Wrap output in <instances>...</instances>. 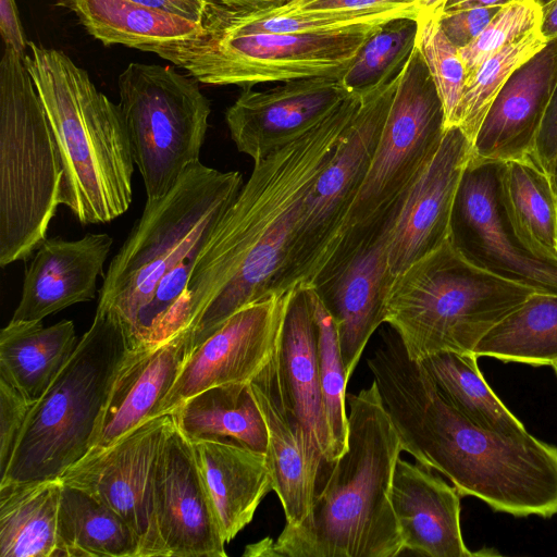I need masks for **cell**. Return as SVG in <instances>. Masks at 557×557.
Masks as SVG:
<instances>
[{"label":"cell","mask_w":557,"mask_h":557,"mask_svg":"<svg viewBox=\"0 0 557 557\" xmlns=\"http://www.w3.org/2000/svg\"><path fill=\"white\" fill-rule=\"evenodd\" d=\"M0 33L5 47L24 55L28 47L15 0H0Z\"/></svg>","instance_id":"cell-44"},{"label":"cell","mask_w":557,"mask_h":557,"mask_svg":"<svg viewBox=\"0 0 557 557\" xmlns=\"http://www.w3.org/2000/svg\"><path fill=\"white\" fill-rule=\"evenodd\" d=\"M534 153L542 165L549 172L557 158V85L541 125Z\"/></svg>","instance_id":"cell-43"},{"label":"cell","mask_w":557,"mask_h":557,"mask_svg":"<svg viewBox=\"0 0 557 557\" xmlns=\"http://www.w3.org/2000/svg\"><path fill=\"white\" fill-rule=\"evenodd\" d=\"M77 343L71 320L44 326L42 321L11 319L0 333V377L34 404L64 367Z\"/></svg>","instance_id":"cell-27"},{"label":"cell","mask_w":557,"mask_h":557,"mask_svg":"<svg viewBox=\"0 0 557 557\" xmlns=\"http://www.w3.org/2000/svg\"><path fill=\"white\" fill-rule=\"evenodd\" d=\"M398 214L315 288L336 323L348 379L371 335L385 322L387 298L395 278L389 270L388 247Z\"/></svg>","instance_id":"cell-19"},{"label":"cell","mask_w":557,"mask_h":557,"mask_svg":"<svg viewBox=\"0 0 557 557\" xmlns=\"http://www.w3.org/2000/svg\"><path fill=\"white\" fill-rule=\"evenodd\" d=\"M400 74L361 95L360 107L343 140L306 199L285 261L274 282V294L314 287L336 253Z\"/></svg>","instance_id":"cell-12"},{"label":"cell","mask_w":557,"mask_h":557,"mask_svg":"<svg viewBox=\"0 0 557 557\" xmlns=\"http://www.w3.org/2000/svg\"><path fill=\"white\" fill-rule=\"evenodd\" d=\"M58 532L62 557H141L140 539L124 518L85 491L65 484Z\"/></svg>","instance_id":"cell-31"},{"label":"cell","mask_w":557,"mask_h":557,"mask_svg":"<svg viewBox=\"0 0 557 557\" xmlns=\"http://www.w3.org/2000/svg\"><path fill=\"white\" fill-rule=\"evenodd\" d=\"M504 181L525 235L543 253L557 259V190L549 172L530 152L505 161Z\"/></svg>","instance_id":"cell-34"},{"label":"cell","mask_w":557,"mask_h":557,"mask_svg":"<svg viewBox=\"0 0 557 557\" xmlns=\"http://www.w3.org/2000/svg\"><path fill=\"white\" fill-rule=\"evenodd\" d=\"M60 478L0 484V556L62 557Z\"/></svg>","instance_id":"cell-30"},{"label":"cell","mask_w":557,"mask_h":557,"mask_svg":"<svg viewBox=\"0 0 557 557\" xmlns=\"http://www.w3.org/2000/svg\"><path fill=\"white\" fill-rule=\"evenodd\" d=\"M222 4L237 10H262L276 8L284 4L287 0H216Z\"/></svg>","instance_id":"cell-48"},{"label":"cell","mask_w":557,"mask_h":557,"mask_svg":"<svg viewBox=\"0 0 557 557\" xmlns=\"http://www.w3.org/2000/svg\"><path fill=\"white\" fill-rule=\"evenodd\" d=\"M505 161L470 157L451 218L449 239L473 265L536 293L557 294V259L521 228L507 197Z\"/></svg>","instance_id":"cell-13"},{"label":"cell","mask_w":557,"mask_h":557,"mask_svg":"<svg viewBox=\"0 0 557 557\" xmlns=\"http://www.w3.org/2000/svg\"><path fill=\"white\" fill-rule=\"evenodd\" d=\"M549 174L552 176L554 186L557 190V158L555 159L554 163L552 164V166L549 169Z\"/></svg>","instance_id":"cell-49"},{"label":"cell","mask_w":557,"mask_h":557,"mask_svg":"<svg viewBox=\"0 0 557 557\" xmlns=\"http://www.w3.org/2000/svg\"><path fill=\"white\" fill-rule=\"evenodd\" d=\"M153 512L166 557L226 556L193 443L174 421L154 468Z\"/></svg>","instance_id":"cell-16"},{"label":"cell","mask_w":557,"mask_h":557,"mask_svg":"<svg viewBox=\"0 0 557 557\" xmlns=\"http://www.w3.org/2000/svg\"><path fill=\"white\" fill-rule=\"evenodd\" d=\"M24 63L60 151L61 205L83 225L121 216L133 200L135 163L119 103L63 51L28 41Z\"/></svg>","instance_id":"cell-5"},{"label":"cell","mask_w":557,"mask_h":557,"mask_svg":"<svg viewBox=\"0 0 557 557\" xmlns=\"http://www.w3.org/2000/svg\"><path fill=\"white\" fill-rule=\"evenodd\" d=\"M557 85V38L519 65L493 99L471 143L470 157L508 161L534 152Z\"/></svg>","instance_id":"cell-20"},{"label":"cell","mask_w":557,"mask_h":557,"mask_svg":"<svg viewBox=\"0 0 557 557\" xmlns=\"http://www.w3.org/2000/svg\"><path fill=\"white\" fill-rule=\"evenodd\" d=\"M244 184L238 171L191 164L163 197L147 200L99 289L96 313L121 326L128 347L182 329L197 257Z\"/></svg>","instance_id":"cell-3"},{"label":"cell","mask_w":557,"mask_h":557,"mask_svg":"<svg viewBox=\"0 0 557 557\" xmlns=\"http://www.w3.org/2000/svg\"><path fill=\"white\" fill-rule=\"evenodd\" d=\"M533 292L473 265L448 238L395 276L385 322L412 360L440 351L474 352Z\"/></svg>","instance_id":"cell-6"},{"label":"cell","mask_w":557,"mask_h":557,"mask_svg":"<svg viewBox=\"0 0 557 557\" xmlns=\"http://www.w3.org/2000/svg\"><path fill=\"white\" fill-rule=\"evenodd\" d=\"M399 17L414 16L394 14L312 33L218 34L201 28L153 53L210 85L246 88L308 77L341 78L368 38Z\"/></svg>","instance_id":"cell-9"},{"label":"cell","mask_w":557,"mask_h":557,"mask_svg":"<svg viewBox=\"0 0 557 557\" xmlns=\"http://www.w3.org/2000/svg\"><path fill=\"white\" fill-rule=\"evenodd\" d=\"M269 88L243 89L225 121L238 151L260 161L330 114L351 94L341 78H298Z\"/></svg>","instance_id":"cell-17"},{"label":"cell","mask_w":557,"mask_h":557,"mask_svg":"<svg viewBox=\"0 0 557 557\" xmlns=\"http://www.w3.org/2000/svg\"><path fill=\"white\" fill-rule=\"evenodd\" d=\"M540 29L546 40L557 38V0L542 8Z\"/></svg>","instance_id":"cell-47"},{"label":"cell","mask_w":557,"mask_h":557,"mask_svg":"<svg viewBox=\"0 0 557 557\" xmlns=\"http://www.w3.org/2000/svg\"><path fill=\"white\" fill-rule=\"evenodd\" d=\"M478 358L474 352L440 351L419 362L444 398L472 422L504 433L524 431L484 380Z\"/></svg>","instance_id":"cell-33"},{"label":"cell","mask_w":557,"mask_h":557,"mask_svg":"<svg viewBox=\"0 0 557 557\" xmlns=\"http://www.w3.org/2000/svg\"><path fill=\"white\" fill-rule=\"evenodd\" d=\"M446 131L433 77L416 46L403 71L344 238L329 268L346 260L399 213Z\"/></svg>","instance_id":"cell-10"},{"label":"cell","mask_w":557,"mask_h":557,"mask_svg":"<svg viewBox=\"0 0 557 557\" xmlns=\"http://www.w3.org/2000/svg\"><path fill=\"white\" fill-rule=\"evenodd\" d=\"M172 413L146 420L113 444L91 448L61 476L116 511L141 542V557H166L153 512V474Z\"/></svg>","instance_id":"cell-14"},{"label":"cell","mask_w":557,"mask_h":557,"mask_svg":"<svg viewBox=\"0 0 557 557\" xmlns=\"http://www.w3.org/2000/svg\"><path fill=\"white\" fill-rule=\"evenodd\" d=\"M460 494L430 468L397 459L391 504L404 550L428 557L480 555L466 546L460 527Z\"/></svg>","instance_id":"cell-24"},{"label":"cell","mask_w":557,"mask_h":557,"mask_svg":"<svg viewBox=\"0 0 557 557\" xmlns=\"http://www.w3.org/2000/svg\"><path fill=\"white\" fill-rule=\"evenodd\" d=\"M428 0H287L276 8L262 9L282 15L304 12L382 11L395 8L424 7Z\"/></svg>","instance_id":"cell-41"},{"label":"cell","mask_w":557,"mask_h":557,"mask_svg":"<svg viewBox=\"0 0 557 557\" xmlns=\"http://www.w3.org/2000/svg\"><path fill=\"white\" fill-rule=\"evenodd\" d=\"M81 25L103 45H123L146 52L191 38L200 23L152 10L132 0H58Z\"/></svg>","instance_id":"cell-28"},{"label":"cell","mask_w":557,"mask_h":557,"mask_svg":"<svg viewBox=\"0 0 557 557\" xmlns=\"http://www.w3.org/2000/svg\"><path fill=\"white\" fill-rule=\"evenodd\" d=\"M34 404L0 377V472L5 471L18 435Z\"/></svg>","instance_id":"cell-40"},{"label":"cell","mask_w":557,"mask_h":557,"mask_svg":"<svg viewBox=\"0 0 557 557\" xmlns=\"http://www.w3.org/2000/svg\"><path fill=\"white\" fill-rule=\"evenodd\" d=\"M112 245L113 238L106 233H88L73 240L45 239L25 269L12 320L42 321L72 305L92 300Z\"/></svg>","instance_id":"cell-23"},{"label":"cell","mask_w":557,"mask_h":557,"mask_svg":"<svg viewBox=\"0 0 557 557\" xmlns=\"http://www.w3.org/2000/svg\"><path fill=\"white\" fill-rule=\"evenodd\" d=\"M60 151L24 55L0 61V265L29 259L61 205Z\"/></svg>","instance_id":"cell-7"},{"label":"cell","mask_w":557,"mask_h":557,"mask_svg":"<svg viewBox=\"0 0 557 557\" xmlns=\"http://www.w3.org/2000/svg\"><path fill=\"white\" fill-rule=\"evenodd\" d=\"M249 386L268 430L267 457L273 491L284 509L285 525L297 527L309 515L323 457L283 400L276 354L249 382Z\"/></svg>","instance_id":"cell-22"},{"label":"cell","mask_w":557,"mask_h":557,"mask_svg":"<svg viewBox=\"0 0 557 557\" xmlns=\"http://www.w3.org/2000/svg\"><path fill=\"white\" fill-rule=\"evenodd\" d=\"M146 8L200 23L207 0H132Z\"/></svg>","instance_id":"cell-45"},{"label":"cell","mask_w":557,"mask_h":557,"mask_svg":"<svg viewBox=\"0 0 557 557\" xmlns=\"http://www.w3.org/2000/svg\"><path fill=\"white\" fill-rule=\"evenodd\" d=\"M547 40L535 28L483 61L467 76L456 126L472 143L493 99L512 72L542 49Z\"/></svg>","instance_id":"cell-35"},{"label":"cell","mask_w":557,"mask_h":557,"mask_svg":"<svg viewBox=\"0 0 557 557\" xmlns=\"http://www.w3.org/2000/svg\"><path fill=\"white\" fill-rule=\"evenodd\" d=\"M345 451L322 466L307 518L285 525L276 541L248 545L244 556L396 557L404 550L391 504V486L403 451L376 384L346 397Z\"/></svg>","instance_id":"cell-4"},{"label":"cell","mask_w":557,"mask_h":557,"mask_svg":"<svg viewBox=\"0 0 557 557\" xmlns=\"http://www.w3.org/2000/svg\"><path fill=\"white\" fill-rule=\"evenodd\" d=\"M440 8L425 4L418 15L416 46L435 83L445 112L446 128L456 126L457 111L467 81V70L456 48L441 28Z\"/></svg>","instance_id":"cell-38"},{"label":"cell","mask_w":557,"mask_h":557,"mask_svg":"<svg viewBox=\"0 0 557 557\" xmlns=\"http://www.w3.org/2000/svg\"><path fill=\"white\" fill-rule=\"evenodd\" d=\"M368 366L403 450L495 511L557 515V446L527 430L504 433L469 420L408 357L398 336L385 338Z\"/></svg>","instance_id":"cell-2"},{"label":"cell","mask_w":557,"mask_h":557,"mask_svg":"<svg viewBox=\"0 0 557 557\" xmlns=\"http://www.w3.org/2000/svg\"><path fill=\"white\" fill-rule=\"evenodd\" d=\"M190 442L223 540L230 543L250 523L261 500L273 490L267 454L228 441Z\"/></svg>","instance_id":"cell-26"},{"label":"cell","mask_w":557,"mask_h":557,"mask_svg":"<svg viewBox=\"0 0 557 557\" xmlns=\"http://www.w3.org/2000/svg\"><path fill=\"white\" fill-rule=\"evenodd\" d=\"M474 354L552 367L557 361V294L533 292L480 341Z\"/></svg>","instance_id":"cell-32"},{"label":"cell","mask_w":557,"mask_h":557,"mask_svg":"<svg viewBox=\"0 0 557 557\" xmlns=\"http://www.w3.org/2000/svg\"><path fill=\"white\" fill-rule=\"evenodd\" d=\"M193 350V333L128 349L97 421L90 448L113 444L156 412Z\"/></svg>","instance_id":"cell-21"},{"label":"cell","mask_w":557,"mask_h":557,"mask_svg":"<svg viewBox=\"0 0 557 557\" xmlns=\"http://www.w3.org/2000/svg\"><path fill=\"white\" fill-rule=\"evenodd\" d=\"M542 8L552 2L553 0H535Z\"/></svg>","instance_id":"cell-50"},{"label":"cell","mask_w":557,"mask_h":557,"mask_svg":"<svg viewBox=\"0 0 557 557\" xmlns=\"http://www.w3.org/2000/svg\"><path fill=\"white\" fill-rule=\"evenodd\" d=\"M541 21L542 7L535 0L500 7L484 30L467 47L459 49L467 74L511 41L539 28Z\"/></svg>","instance_id":"cell-39"},{"label":"cell","mask_w":557,"mask_h":557,"mask_svg":"<svg viewBox=\"0 0 557 557\" xmlns=\"http://www.w3.org/2000/svg\"><path fill=\"white\" fill-rule=\"evenodd\" d=\"M500 7L465 9L442 13L440 25L448 40L458 49L471 44L487 26Z\"/></svg>","instance_id":"cell-42"},{"label":"cell","mask_w":557,"mask_h":557,"mask_svg":"<svg viewBox=\"0 0 557 557\" xmlns=\"http://www.w3.org/2000/svg\"><path fill=\"white\" fill-rule=\"evenodd\" d=\"M361 103L351 92L305 134L255 162L250 177L199 252L182 329L193 349L239 309L273 293L306 199Z\"/></svg>","instance_id":"cell-1"},{"label":"cell","mask_w":557,"mask_h":557,"mask_svg":"<svg viewBox=\"0 0 557 557\" xmlns=\"http://www.w3.org/2000/svg\"><path fill=\"white\" fill-rule=\"evenodd\" d=\"M417 18H395L374 32L342 75L344 86L363 95L400 73L416 47Z\"/></svg>","instance_id":"cell-36"},{"label":"cell","mask_w":557,"mask_h":557,"mask_svg":"<svg viewBox=\"0 0 557 557\" xmlns=\"http://www.w3.org/2000/svg\"><path fill=\"white\" fill-rule=\"evenodd\" d=\"M470 154L471 141L463 132L458 126L446 128L392 230L388 264L394 276L449 238L454 205Z\"/></svg>","instance_id":"cell-18"},{"label":"cell","mask_w":557,"mask_h":557,"mask_svg":"<svg viewBox=\"0 0 557 557\" xmlns=\"http://www.w3.org/2000/svg\"><path fill=\"white\" fill-rule=\"evenodd\" d=\"M522 0H442L437 5L442 13L454 12L465 9L503 7Z\"/></svg>","instance_id":"cell-46"},{"label":"cell","mask_w":557,"mask_h":557,"mask_svg":"<svg viewBox=\"0 0 557 557\" xmlns=\"http://www.w3.org/2000/svg\"><path fill=\"white\" fill-rule=\"evenodd\" d=\"M552 367H553V369H554V371H555V374H556V376H557V361H556Z\"/></svg>","instance_id":"cell-52"},{"label":"cell","mask_w":557,"mask_h":557,"mask_svg":"<svg viewBox=\"0 0 557 557\" xmlns=\"http://www.w3.org/2000/svg\"><path fill=\"white\" fill-rule=\"evenodd\" d=\"M119 106L147 200L166 195L200 161L209 99L169 66L129 63L117 78Z\"/></svg>","instance_id":"cell-11"},{"label":"cell","mask_w":557,"mask_h":557,"mask_svg":"<svg viewBox=\"0 0 557 557\" xmlns=\"http://www.w3.org/2000/svg\"><path fill=\"white\" fill-rule=\"evenodd\" d=\"M281 395L325 463L336 459L323 403L318 325L308 287L292 294L276 351Z\"/></svg>","instance_id":"cell-25"},{"label":"cell","mask_w":557,"mask_h":557,"mask_svg":"<svg viewBox=\"0 0 557 557\" xmlns=\"http://www.w3.org/2000/svg\"><path fill=\"white\" fill-rule=\"evenodd\" d=\"M170 413L190 441H228L262 454L268 451L267 425L249 383L209 387Z\"/></svg>","instance_id":"cell-29"},{"label":"cell","mask_w":557,"mask_h":557,"mask_svg":"<svg viewBox=\"0 0 557 557\" xmlns=\"http://www.w3.org/2000/svg\"><path fill=\"white\" fill-rule=\"evenodd\" d=\"M128 349L121 326L95 314L70 359L32 406L0 484L60 478L87 454Z\"/></svg>","instance_id":"cell-8"},{"label":"cell","mask_w":557,"mask_h":557,"mask_svg":"<svg viewBox=\"0 0 557 557\" xmlns=\"http://www.w3.org/2000/svg\"><path fill=\"white\" fill-rule=\"evenodd\" d=\"M442 0H428V3L426 4H432V3H440Z\"/></svg>","instance_id":"cell-51"},{"label":"cell","mask_w":557,"mask_h":557,"mask_svg":"<svg viewBox=\"0 0 557 557\" xmlns=\"http://www.w3.org/2000/svg\"><path fill=\"white\" fill-rule=\"evenodd\" d=\"M318 325L319 371L326 420L336 458L347 447L348 414L346 386L348 377L342 357L336 323L314 287H308Z\"/></svg>","instance_id":"cell-37"},{"label":"cell","mask_w":557,"mask_h":557,"mask_svg":"<svg viewBox=\"0 0 557 557\" xmlns=\"http://www.w3.org/2000/svg\"><path fill=\"white\" fill-rule=\"evenodd\" d=\"M293 292L272 294L239 309L195 347L156 417L209 387L249 383L277 351Z\"/></svg>","instance_id":"cell-15"}]
</instances>
